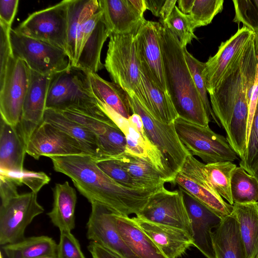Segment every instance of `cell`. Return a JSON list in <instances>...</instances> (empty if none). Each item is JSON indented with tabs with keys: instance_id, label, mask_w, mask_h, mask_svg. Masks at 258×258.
<instances>
[{
	"instance_id": "obj_1",
	"label": "cell",
	"mask_w": 258,
	"mask_h": 258,
	"mask_svg": "<svg viewBox=\"0 0 258 258\" xmlns=\"http://www.w3.org/2000/svg\"><path fill=\"white\" fill-rule=\"evenodd\" d=\"M50 158L54 170L70 177L91 204L97 203L123 216H137L152 196L163 186L138 189L125 187L107 175L88 155Z\"/></svg>"
},
{
	"instance_id": "obj_2",
	"label": "cell",
	"mask_w": 258,
	"mask_h": 258,
	"mask_svg": "<svg viewBox=\"0 0 258 258\" xmlns=\"http://www.w3.org/2000/svg\"><path fill=\"white\" fill-rule=\"evenodd\" d=\"M160 43L167 92L178 116L208 126V116L186 63L177 37L161 24Z\"/></svg>"
},
{
	"instance_id": "obj_3",
	"label": "cell",
	"mask_w": 258,
	"mask_h": 258,
	"mask_svg": "<svg viewBox=\"0 0 258 258\" xmlns=\"http://www.w3.org/2000/svg\"><path fill=\"white\" fill-rule=\"evenodd\" d=\"M73 108L101 119L109 118L99 108L91 89L88 73L75 66L50 77L46 109Z\"/></svg>"
},
{
	"instance_id": "obj_4",
	"label": "cell",
	"mask_w": 258,
	"mask_h": 258,
	"mask_svg": "<svg viewBox=\"0 0 258 258\" xmlns=\"http://www.w3.org/2000/svg\"><path fill=\"white\" fill-rule=\"evenodd\" d=\"M104 66L113 82L143 101L135 35L111 34Z\"/></svg>"
},
{
	"instance_id": "obj_5",
	"label": "cell",
	"mask_w": 258,
	"mask_h": 258,
	"mask_svg": "<svg viewBox=\"0 0 258 258\" xmlns=\"http://www.w3.org/2000/svg\"><path fill=\"white\" fill-rule=\"evenodd\" d=\"M178 136L192 156L200 158L206 164L221 161L233 162L237 155L223 136L208 126L188 122L178 117L174 121Z\"/></svg>"
},
{
	"instance_id": "obj_6",
	"label": "cell",
	"mask_w": 258,
	"mask_h": 258,
	"mask_svg": "<svg viewBox=\"0 0 258 258\" xmlns=\"http://www.w3.org/2000/svg\"><path fill=\"white\" fill-rule=\"evenodd\" d=\"M10 39L13 55L34 72L51 77L71 66L66 51L58 47L23 35L13 29Z\"/></svg>"
},
{
	"instance_id": "obj_7",
	"label": "cell",
	"mask_w": 258,
	"mask_h": 258,
	"mask_svg": "<svg viewBox=\"0 0 258 258\" xmlns=\"http://www.w3.org/2000/svg\"><path fill=\"white\" fill-rule=\"evenodd\" d=\"M127 93L133 113L141 116L148 139L160 151L175 175L190 153L181 142L174 122L167 124L156 120L134 93Z\"/></svg>"
},
{
	"instance_id": "obj_8",
	"label": "cell",
	"mask_w": 258,
	"mask_h": 258,
	"mask_svg": "<svg viewBox=\"0 0 258 258\" xmlns=\"http://www.w3.org/2000/svg\"><path fill=\"white\" fill-rule=\"evenodd\" d=\"M68 0L34 12L14 30L23 35L40 40L66 52Z\"/></svg>"
},
{
	"instance_id": "obj_9",
	"label": "cell",
	"mask_w": 258,
	"mask_h": 258,
	"mask_svg": "<svg viewBox=\"0 0 258 258\" xmlns=\"http://www.w3.org/2000/svg\"><path fill=\"white\" fill-rule=\"evenodd\" d=\"M44 208L37 201V193L18 194L0 207V244L14 243L25 238L26 227Z\"/></svg>"
},
{
	"instance_id": "obj_10",
	"label": "cell",
	"mask_w": 258,
	"mask_h": 258,
	"mask_svg": "<svg viewBox=\"0 0 258 258\" xmlns=\"http://www.w3.org/2000/svg\"><path fill=\"white\" fill-rule=\"evenodd\" d=\"M30 77L31 70L26 63L13 55L0 82L1 117L11 125L17 126L20 120Z\"/></svg>"
},
{
	"instance_id": "obj_11",
	"label": "cell",
	"mask_w": 258,
	"mask_h": 258,
	"mask_svg": "<svg viewBox=\"0 0 258 258\" xmlns=\"http://www.w3.org/2000/svg\"><path fill=\"white\" fill-rule=\"evenodd\" d=\"M203 164L189 154L176 174L173 184L188 192L221 217L231 215L233 205L224 201L212 187L203 171Z\"/></svg>"
},
{
	"instance_id": "obj_12",
	"label": "cell",
	"mask_w": 258,
	"mask_h": 258,
	"mask_svg": "<svg viewBox=\"0 0 258 258\" xmlns=\"http://www.w3.org/2000/svg\"><path fill=\"white\" fill-rule=\"evenodd\" d=\"M136 217L181 229L192 237L189 218L179 188L170 191L162 186L152 196Z\"/></svg>"
},
{
	"instance_id": "obj_13",
	"label": "cell",
	"mask_w": 258,
	"mask_h": 258,
	"mask_svg": "<svg viewBox=\"0 0 258 258\" xmlns=\"http://www.w3.org/2000/svg\"><path fill=\"white\" fill-rule=\"evenodd\" d=\"M26 151L28 155L36 160L41 156L50 158L76 155H89L76 140L44 121L32 134L26 145Z\"/></svg>"
},
{
	"instance_id": "obj_14",
	"label": "cell",
	"mask_w": 258,
	"mask_h": 258,
	"mask_svg": "<svg viewBox=\"0 0 258 258\" xmlns=\"http://www.w3.org/2000/svg\"><path fill=\"white\" fill-rule=\"evenodd\" d=\"M253 33L244 26L239 28L229 39L222 42L217 53L205 62L203 74L209 94L240 60L246 44Z\"/></svg>"
},
{
	"instance_id": "obj_15",
	"label": "cell",
	"mask_w": 258,
	"mask_h": 258,
	"mask_svg": "<svg viewBox=\"0 0 258 258\" xmlns=\"http://www.w3.org/2000/svg\"><path fill=\"white\" fill-rule=\"evenodd\" d=\"M91 204L87 223V237L123 258H138L120 235L115 224V213L97 203Z\"/></svg>"
},
{
	"instance_id": "obj_16",
	"label": "cell",
	"mask_w": 258,
	"mask_h": 258,
	"mask_svg": "<svg viewBox=\"0 0 258 258\" xmlns=\"http://www.w3.org/2000/svg\"><path fill=\"white\" fill-rule=\"evenodd\" d=\"M161 24L147 21L135 35L138 58L141 67L160 89L167 92L160 43Z\"/></svg>"
},
{
	"instance_id": "obj_17",
	"label": "cell",
	"mask_w": 258,
	"mask_h": 258,
	"mask_svg": "<svg viewBox=\"0 0 258 258\" xmlns=\"http://www.w3.org/2000/svg\"><path fill=\"white\" fill-rule=\"evenodd\" d=\"M180 189L190 220L194 240L197 247L207 258H215L212 240L213 229L222 218L184 189Z\"/></svg>"
},
{
	"instance_id": "obj_18",
	"label": "cell",
	"mask_w": 258,
	"mask_h": 258,
	"mask_svg": "<svg viewBox=\"0 0 258 258\" xmlns=\"http://www.w3.org/2000/svg\"><path fill=\"white\" fill-rule=\"evenodd\" d=\"M240 61L227 72L219 85L209 94L213 111L225 132L233 109L247 101L239 69Z\"/></svg>"
},
{
	"instance_id": "obj_19",
	"label": "cell",
	"mask_w": 258,
	"mask_h": 258,
	"mask_svg": "<svg viewBox=\"0 0 258 258\" xmlns=\"http://www.w3.org/2000/svg\"><path fill=\"white\" fill-rule=\"evenodd\" d=\"M50 77L31 70L30 81L16 127L27 145L34 130L43 121Z\"/></svg>"
},
{
	"instance_id": "obj_20",
	"label": "cell",
	"mask_w": 258,
	"mask_h": 258,
	"mask_svg": "<svg viewBox=\"0 0 258 258\" xmlns=\"http://www.w3.org/2000/svg\"><path fill=\"white\" fill-rule=\"evenodd\" d=\"M132 218L167 258H179L193 246L191 236L183 230L153 223L136 216Z\"/></svg>"
},
{
	"instance_id": "obj_21",
	"label": "cell",
	"mask_w": 258,
	"mask_h": 258,
	"mask_svg": "<svg viewBox=\"0 0 258 258\" xmlns=\"http://www.w3.org/2000/svg\"><path fill=\"white\" fill-rule=\"evenodd\" d=\"M98 3L110 34L136 35L147 22L129 0H99Z\"/></svg>"
},
{
	"instance_id": "obj_22",
	"label": "cell",
	"mask_w": 258,
	"mask_h": 258,
	"mask_svg": "<svg viewBox=\"0 0 258 258\" xmlns=\"http://www.w3.org/2000/svg\"><path fill=\"white\" fill-rule=\"evenodd\" d=\"M215 258H246L238 222L232 213L223 217L212 232Z\"/></svg>"
},
{
	"instance_id": "obj_23",
	"label": "cell",
	"mask_w": 258,
	"mask_h": 258,
	"mask_svg": "<svg viewBox=\"0 0 258 258\" xmlns=\"http://www.w3.org/2000/svg\"><path fill=\"white\" fill-rule=\"evenodd\" d=\"M0 170H23L26 144L16 126L1 117Z\"/></svg>"
},
{
	"instance_id": "obj_24",
	"label": "cell",
	"mask_w": 258,
	"mask_h": 258,
	"mask_svg": "<svg viewBox=\"0 0 258 258\" xmlns=\"http://www.w3.org/2000/svg\"><path fill=\"white\" fill-rule=\"evenodd\" d=\"M115 216L116 226L120 235L138 258H167L132 218L117 214Z\"/></svg>"
},
{
	"instance_id": "obj_25",
	"label": "cell",
	"mask_w": 258,
	"mask_h": 258,
	"mask_svg": "<svg viewBox=\"0 0 258 258\" xmlns=\"http://www.w3.org/2000/svg\"><path fill=\"white\" fill-rule=\"evenodd\" d=\"M140 71L144 92L141 103L156 120L164 123H174L179 116L168 92L156 86L141 66Z\"/></svg>"
},
{
	"instance_id": "obj_26",
	"label": "cell",
	"mask_w": 258,
	"mask_h": 258,
	"mask_svg": "<svg viewBox=\"0 0 258 258\" xmlns=\"http://www.w3.org/2000/svg\"><path fill=\"white\" fill-rule=\"evenodd\" d=\"M52 208L47 214L60 231L73 230L75 227V211L77 197L75 189L68 181L56 183L52 188Z\"/></svg>"
},
{
	"instance_id": "obj_27",
	"label": "cell",
	"mask_w": 258,
	"mask_h": 258,
	"mask_svg": "<svg viewBox=\"0 0 258 258\" xmlns=\"http://www.w3.org/2000/svg\"><path fill=\"white\" fill-rule=\"evenodd\" d=\"M91 89L96 100L109 106L128 119L133 114L128 94L120 86L107 81L97 73H88Z\"/></svg>"
},
{
	"instance_id": "obj_28",
	"label": "cell",
	"mask_w": 258,
	"mask_h": 258,
	"mask_svg": "<svg viewBox=\"0 0 258 258\" xmlns=\"http://www.w3.org/2000/svg\"><path fill=\"white\" fill-rule=\"evenodd\" d=\"M43 121L50 123L76 140L95 161L99 159L97 136L60 112L46 109Z\"/></svg>"
},
{
	"instance_id": "obj_29",
	"label": "cell",
	"mask_w": 258,
	"mask_h": 258,
	"mask_svg": "<svg viewBox=\"0 0 258 258\" xmlns=\"http://www.w3.org/2000/svg\"><path fill=\"white\" fill-rule=\"evenodd\" d=\"M232 214L239 226L246 258H254L258 254V204L233 205Z\"/></svg>"
},
{
	"instance_id": "obj_30",
	"label": "cell",
	"mask_w": 258,
	"mask_h": 258,
	"mask_svg": "<svg viewBox=\"0 0 258 258\" xmlns=\"http://www.w3.org/2000/svg\"><path fill=\"white\" fill-rule=\"evenodd\" d=\"M99 9L97 0H68L66 52L71 66L76 64V37L80 25Z\"/></svg>"
},
{
	"instance_id": "obj_31",
	"label": "cell",
	"mask_w": 258,
	"mask_h": 258,
	"mask_svg": "<svg viewBox=\"0 0 258 258\" xmlns=\"http://www.w3.org/2000/svg\"><path fill=\"white\" fill-rule=\"evenodd\" d=\"M57 244L45 235L32 236L3 245L8 258H56Z\"/></svg>"
},
{
	"instance_id": "obj_32",
	"label": "cell",
	"mask_w": 258,
	"mask_h": 258,
	"mask_svg": "<svg viewBox=\"0 0 258 258\" xmlns=\"http://www.w3.org/2000/svg\"><path fill=\"white\" fill-rule=\"evenodd\" d=\"M110 34L101 17L83 46L75 67L92 73L102 69L104 66L101 61V50Z\"/></svg>"
},
{
	"instance_id": "obj_33",
	"label": "cell",
	"mask_w": 258,
	"mask_h": 258,
	"mask_svg": "<svg viewBox=\"0 0 258 258\" xmlns=\"http://www.w3.org/2000/svg\"><path fill=\"white\" fill-rule=\"evenodd\" d=\"M115 159L131 177L145 188L161 187L165 178L147 161L124 152L111 157Z\"/></svg>"
},
{
	"instance_id": "obj_34",
	"label": "cell",
	"mask_w": 258,
	"mask_h": 258,
	"mask_svg": "<svg viewBox=\"0 0 258 258\" xmlns=\"http://www.w3.org/2000/svg\"><path fill=\"white\" fill-rule=\"evenodd\" d=\"M236 165L231 161L204 164L203 171L216 192L229 204H234L231 192L232 175Z\"/></svg>"
},
{
	"instance_id": "obj_35",
	"label": "cell",
	"mask_w": 258,
	"mask_h": 258,
	"mask_svg": "<svg viewBox=\"0 0 258 258\" xmlns=\"http://www.w3.org/2000/svg\"><path fill=\"white\" fill-rule=\"evenodd\" d=\"M231 192L234 204L258 201V181L241 167L234 169L231 181Z\"/></svg>"
},
{
	"instance_id": "obj_36",
	"label": "cell",
	"mask_w": 258,
	"mask_h": 258,
	"mask_svg": "<svg viewBox=\"0 0 258 258\" xmlns=\"http://www.w3.org/2000/svg\"><path fill=\"white\" fill-rule=\"evenodd\" d=\"M100 160L111 158L125 152V135L115 124L109 125L105 132L97 137Z\"/></svg>"
},
{
	"instance_id": "obj_37",
	"label": "cell",
	"mask_w": 258,
	"mask_h": 258,
	"mask_svg": "<svg viewBox=\"0 0 258 258\" xmlns=\"http://www.w3.org/2000/svg\"><path fill=\"white\" fill-rule=\"evenodd\" d=\"M163 26L169 29L178 38L182 47H186L194 39L198 38L194 34L195 28L190 16L182 13L175 6Z\"/></svg>"
},
{
	"instance_id": "obj_38",
	"label": "cell",
	"mask_w": 258,
	"mask_h": 258,
	"mask_svg": "<svg viewBox=\"0 0 258 258\" xmlns=\"http://www.w3.org/2000/svg\"><path fill=\"white\" fill-rule=\"evenodd\" d=\"M183 50L186 63L195 85L201 97L206 112L209 118L211 117L214 121L220 126L221 124L213 111L210 101L208 97V92L203 74L205 63L195 58L191 54L188 52L186 47L183 48Z\"/></svg>"
},
{
	"instance_id": "obj_39",
	"label": "cell",
	"mask_w": 258,
	"mask_h": 258,
	"mask_svg": "<svg viewBox=\"0 0 258 258\" xmlns=\"http://www.w3.org/2000/svg\"><path fill=\"white\" fill-rule=\"evenodd\" d=\"M223 0H194L189 15L195 29L210 24L223 10Z\"/></svg>"
},
{
	"instance_id": "obj_40",
	"label": "cell",
	"mask_w": 258,
	"mask_h": 258,
	"mask_svg": "<svg viewBox=\"0 0 258 258\" xmlns=\"http://www.w3.org/2000/svg\"><path fill=\"white\" fill-rule=\"evenodd\" d=\"M233 22L258 34V0H234Z\"/></svg>"
},
{
	"instance_id": "obj_41",
	"label": "cell",
	"mask_w": 258,
	"mask_h": 258,
	"mask_svg": "<svg viewBox=\"0 0 258 258\" xmlns=\"http://www.w3.org/2000/svg\"><path fill=\"white\" fill-rule=\"evenodd\" d=\"M240 167L253 175L258 165V100L252 119L246 149L243 158L240 160Z\"/></svg>"
},
{
	"instance_id": "obj_42",
	"label": "cell",
	"mask_w": 258,
	"mask_h": 258,
	"mask_svg": "<svg viewBox=\"0 0 258 258\" xmlns=\"http://www.w3.org/2000/svg\"><path fill=\"white\" fill-rule=\"evenodd\" d=\"M99 168L119 184L130 188H145L134 180L114 159L107 158L96 161Z\"/></svg>"
},
{
	"instance_id": "obj_43",
	"label": "cell",
	"mask_w": 258,
	"mask_h": 258,
	"mask_svg": "<svg viewBox=\"0 0 258 258\" xmlns=\"http://www.w3.org/2000/svg\"><path fill=\"white\" fill-rule=\"evenodd\" d=\"M2 173L15 181L19 186L23 184L27 186L32 192L38 193L41 188L48 184L50 177L42 171H34L25 169L20 171L0 170Z\"/></svg>"
},
{
	"instance_id": "obj_44",
	"label": "cell",
	"mask_w": 258,
	"mask_h": 258,
	"mask_svg": "<svg viewBox=\"0 0 258 258\" xmlns=\"http://www.w3.org/2000/svg\"><path fill=\"white\" fill-rule=\"evenodd\" d=\"M58 111L69 118L85 126L97 137L103 134L109 125L114 124L109 118H98L73 108Z\"/></svg>"
},
{
	"instance_id": "obj_45",
	"label": "cell",
	"mask_w": 258,
	"mask_h": 258,
	"mask_svg": "<svg viewBox=\"0 0 258 258\" xmlns=\"http://www.w3.org/2000/svg\"><path fill=\"white\" fill-rule=\"evenodd\" d=\"M56 258H85L78 240L70 231H60Z\"/></svg>"
},
{
	"instance_id": "obj_46",
	"label": "cell",
	"mask_w": 258,
	"mask_h": 258,
	"mask_svg": "<svg viewBox=\"0 0 258 258\" xmlns=\"http://www.w3.org/2000/svg\"><path fill=\"white\" fill-rule=\"evenodd\" d=\"M0 82H2L13 53L10 39L12 28L2 23H0Z\"/></svg>"
},
{
	"instance_id": "obj_47",
	"label": "cell",
	"mask_w": 258,
	"mask_h": 258,
	"mask_svg": "<svg viewBox=\"0 0 258 258\" xmlns=\"http://www.w3.org/2000/svg\"><path fill=\"white\" fill-rule=\"evenodd\" d=\"M102 15V12L99 9L79 26L76 37V64L83 46L100 20Z\"/></svg>"
},
{
	"instance_id": "obj_48",
	"label": "cell",
	"mask_w": 258,
	"mask_h": 258,
	"mask_svg": "<svg viewBox=\"0 0 258 258\" xmlns=\"http://www.w3.org/2000/svg\"><path fill=\"white\" fill-rule=\"evenodd\" d=\"M18 0L0 1V23L12 28V23L17 13Z\"/></svg>"
},
{
	"instance_id": "obj_49",
	"label": "cell",
	"mask_w": 258,
	"mask_h": 258,
	"mask_svg": "<svg viewBox=\"0 0 258 258\" xmlns=\"http://www.w3.org/2000/svg\"><path fill=\"white\" fill-rule=\"evenodd\" d=\"M258 100V63L254 84L253 87L251 97L248 103V115L246 134V145L249 135L251 125L254 116Z\"/></svg>"
},
{
	"instance_id": "obj_50",
	"label": "cell",
	"mask_w": 258,
	"mask_h": 258,
	"mask_svg": "<svg viewBox=\"0 0 258 258\" xmlns=\"http://www.w3.org/2000/svg\"><path fill=\"white\" fill-rule=\"evenodd\" d=\"M87 247L92 258H123L93 241H90Z\"/></svg>"
},
{
	"instance_id": "obj_51",
	"label": "cell",
	"mask_w": 258,
	"mask_h": 258,
	"mask_svg": "<svg viewBox=\"0 0 258 258\" xmlns=\"http://www.w3.org/2000/svg\"><path fill=\"white\" fill-rule=\"evenodd\" d=\"M176 0H166L161 8L160 12V22L163 24L164 21L171 14L172 10L175 6Z\"/></svg>"
},
{
	"instance_id": "obj_52",
	"label": "cell",
	"mask_w": 258,
	"mask_h": 258,
	"mask_svg": "<svg viewBox=\"0 0 258 258\" xmlns=\"http://www.w3.org/2000/svg\"><path fill=\"white\" fill-rule=\"evenodd\" d=\"M128 120L144 139H148L145 131L142 119L139 114L133 113Z\"/></svg>"
},
{
	"instance_id": "obj_53",
	"label": "cell",
	"mask_w": 258,
	"mask_h": 258,
	"mask_svg": "<svg viewBox=\"0 0 258 258\" xmlns=\"http://www.w3.org/2000/svg\"><path fill=\"white\" fill-rule=\"evenodd\" d=\"M165 0H145L147 10L150 11L152 14L159 17L160 12Z\"/></svg>"
},
{
	"instance_id": "obj_54",
	"label": "cell",
	"mask_w": 258,
	"mask_h": 258,
	"mask_svg": "<svg viewBox=\"0 0 258 258\" xmlns=\"http://www.w3.org/2000/svg\"><path fill=\"white\" fill-rule=\"evenodd\" d=\"M194 2V0L177 1L178 8L183 13L189 14Z\"/></svg>"
},
{
	"instance_id": "obj_55",
	"label": "cell",
	"mask_w": 258,
	"mask_h": 258,
	"mask_svg": "<svg viewBox=\"0 0 258 258\" xmlns=\"http://www.w3.org/2000/svg\"><path fill=\"white\" fill-rule=\"evenodd\" d=\"M133 8L142 16L147 10L145 0H129Z\"/></svg>"
},
{
	"instance_id": "obj_56",
	"label": "cell",
	"mask_w": 258,
	"mask_h": 258,
	"mask_svg": "<svg viewBox=\"0 0 258 258\" xmlns=\"http://www.w3.org/2000/svg\"><path fill=\"white\" fill-rule=\"evenodd\" d=\"M257 180L258 181V165L255 168V170L254 171V172L253 173V175Z\"/></svg>"
},
{
	"instance_id": "obj_57",
	"label": "cell",
	"mask_w": 258,
	"mask_h": 258,
	"mask_svg": "<svg viewBox=\"0 0 258 258\" xmlns=\"http://www.w3.org/2000/svg\"><path fill=\"white\" fill-rule=\"evenodd\" d=\"M254 258H258V254Z\"/></svg>"
},
{
	"instance_id": "obj_58",
	"label": "cell",
	"mask_w": 258,
	"mask_h": 258,
	"mask_svg": "<svg viewBox=\"0 0 258 258\" xmlns=\"http://www.w3.org/2000/svg\"><path fill=\"white\" fill-rule=\"evenodd\" d=\"M257 204H258V201H257Z\"/></svg>"
}]
</instances>
